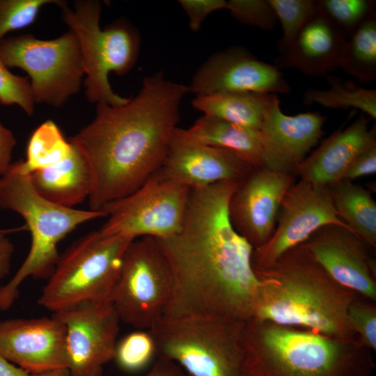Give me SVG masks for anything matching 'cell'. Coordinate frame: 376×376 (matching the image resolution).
Segmentation results:
<instances>
[{
	"label": "cell",
	"mask_w": 376,
	"mask_h": 376,
	"mask_svg": "<svg viewBox=\"0 0 376 376\" xmlns=\"http://www.w3.org/2000/svg\"><path fill=\"white\" fill-rule=\"evenodd\" d=\"M184 130L201 143L229 150L253 167H263V142L259 130L205 115Z\"/></svg>",
	"instance_id": "cell-23"
},
{
	"label": "cell",
	"mask_w": 376,
	"mask_h": 376,
	"mask_svg": "<svg viewBox=\"0 0 376 376\" xmlns=\"http://www.w3.org/2000/svg\"><path fill=\"white\" fill-rule=\"evenodd\" d=\"M173 285L170 264L157 239L140 237L125 251L110 301L120 322L149 330L164 316Z\"/></svg>",
	"instance_id": "cell-10"
},
{
	"label": "cell",
	"mask_w": 376,
	"mask_h": 376,
	"mask_svg": "<svg viewBox=\"0 0 376 376\" xmlns=\"http://www.w3.org/2000/svg\"><path fill=\"white\" fill-rule=\"evenodd\" d=\"M189 91L196 96L226 92L288 94L290 85L275 65L234 47L209 58L193 77Z\"/></svg>",
	"instance_id": "cell-17"
},
{
	"label": "cell",
	"mask_w": 376,
	"mask_h": 376,
	"mask_svg": "<svg viewBox=\"0 0 376 376\" xmlns=\"http://www.w3.org/2000/svg\"><path fill=\"white\" fill-rule=\"evenodd\" d=\"M0 57L8 68L27 73L35 103L61 107L79 91L84 76L79 42L70 29L53 40L31 34L4 38Z\"/></svg>",
	"instance_id": "cell-9"
},
{
	"label": "cell",
	"mask_w": 376,
	"mask_h": 376,
	"mask_svg": "<svg viewBox=\"0 0 376 376\" xmlns=\"http://www.w3.org/2000/svg\"><path fill=\"white\" fill-rule=\"evenodd\" d=\"M144 376H190L179 365L157 358L151 369Z\"/></svg>",
	"instance_id": "cell-40"
},
{
	"label": "cell",
	"mask_w": 376,
	"mask_h": 376,
	"mask_svg": "<svg viewBox=\"0 0 376 376\" xmlns=\"http://www.w3.org/2000/svg\"><path fill=\"white\" fill-rule=\"evenodd\" d=\"M72 145V144H71ZM34 189L56 205L73 208L88 198L91 189V173L88 163L72 145L70 154L49 168L29 175Z\"/></svg>",
	"instance_id": "cell-22"
},
{
	"label": "cell",
	"mask_w": 376,
	"mask_h": 376,
	"mask_svg": "<svg viewBox=\"0 0 376 376\" xmlns=\"http://www.w3.org/2000/svg\"><path fill=\"white\" fill-rule=\"evenodd\" d=\"M0 104L17 105L28 116L34 111L35 102L28 77L12 73L0 57Z\"/></svg>",
	"instance_id": "cell-34"
},
{
	"label": "cell",
	"mask_w": 376,
	"mask_h": 376,
	"mask_svg": "<svg viewBox=\"0 0 376 376\" xmlns=\"http://www.w3.org/2000/svg\"><path fill=\"white\" fill-rule=\"evenodd\" d=\"M133 240L99 230L79 238L60 254L38 304L54 313L85 301H110L124 255Z\"/></svg>",
	"instance_id": "cell-8"
},
{
	"label": "cell",
	"mask_w": 376,
	"mask_h": 376,
	"mask_svg": "<svg viewBox=\"0 0 376 376\" xmlns=\"http://www.w3.org/2000/svg\"><path fill=\"white\" fill-rule=\"evenodd\" d=\"M329 224L351 230L338 217L329 187L301 180L295 182L283 199L271 237L263 246L253 249V269L269 266L317 230Z\"/></svg>",
	"instance_id": "cell-12"
},
{
	"label": "cell",
	"mask_w": 376,
	"mask_h": 376,
	"mask_svg": "<svg viewBox=\"0 0 376 376\" xmlns=\"http://www.w3.org/2000/svg\"><path fill=\"white\" fill-rule=\"evenodd\" d=\"M188 92L187 86L159 71L146 77L139 93L126 104H96L93 120L68 139L91 171L90 210L102 211L160 169Z\"/></svg>",
	"instance_id": "cell-2"
},
{
	"label": "cell",
	"mask_w": 376,
	"mask_h": 376,
	"mask_svg": "<svg viewBox=\"0 0 376 376\" xmlns=\"http://www.w3.org/2000/svg\"><path fill=\"white\" fill-rule=\"evenodd\" d=\"M338 283L376 301V262L368 246L351 230L326 225L299 244Z\"/></svg>",
	"instance_id": "cell-15"
},
{
	"label": "cell",
	"mask_w": 376,
	"mask_h": 376,
	"mask_svg": "<svg viewBox=\"0 0 376 376\" xmlns=\"http://www.w3.org/2000/svg\"><path fill=\"white\" fill-rule=\"evenodd\" d=\"M340 68L360 82L376 79V15L366 19L347 38Z\"/></svg>",
	"instance_id": "cell-27"
},
{
	"label": "cell",
	"mask_w": 376,
	"mask_h": 376,
	"mask_svg": "<svg viewBox=\"0 0 376 376\" xmlns=\"http://www.w3.org/2000/svg\"><path fill=\"white\" fill-rule=\"evenodd\" d=\"M376 172V144L361 152L345 171L341 180L352 181Z\"/></svg>",
	"instance_id": "cell-37"
},
{
	"label": "cell",
	"mask_w": 376,
	"mask_h": 376,
	"mask_svg": "<svg viewBox=\"0 0 376 376\" xmlns=\"http://www.w3.org/2000/svg\"><path fill=\"white\" fill-rule=\"evenodd\" d=\"M245 323L214 315L163 316L149 331L157 358L190 376H246Z\"/></svg>",
	"instance_id": "cell-6"
},
{
	"label": "cell",
	"mask_w": 376,
	"mask_h": 376,
	"mask_svg": "<svg viewBox=\"0 0 376 376\" xmlns=\"http://www.w3.org/2000/svg\"><path fill=\"white\" fill-rule=\"evenodd\" d=\"M155 356V344L150 331H137L117 343L114 359L123 370L135 372L147 366Z\"/></svg>",
	"instance_id": "cell-31"
},
{
	"label": "cell",
	"mask_w": 376,
	"mask_h": 376,
	"mask_svg": "<svg viewBox=\"0 0 376 376\" xmlns=\"http://www.w3.org/2000/svg\"><path fill=\"white\" fill-rule=\"evenodd\" d=\"M243 347L246 376H370L371 350L358 340L251 318Z\"/></svg>",
	"instance_id": "cell-4"
},
{
	"label": "cell",
	"mask_w": 376,
	"mask_h": 376,
	"mask_svg": "<svg viewBox=\"0 0 376 376\" xmlns=\"http://www.w3.org/2000/svg\"><path fill=\"white\" fill-rule=\"evenodd\" d=\"M61 0H0V40L8 33L25 28L36 19L47 4L58 6Z\"/></svg>",
	"instance_id": "cell-32"
},
{
	"label": "cell",
	"mask_w": 376,
	"mask_h": 376,
	"mask_svg": "<svg viewBox=\"0 0 376 376\" xmlns=\"http://www.w3.org/2000/svg\"><path fill=\"white\" fill-rule=\"evenodd\" d=\"M357 295L350 304L347 319L359 341L370 350H376V306Z\"/></svg>",
	"instance_id": "cell-33"
},
{
	"label": "cell",
	"mask_w": 376,
	"mask_h": 376,
	"mask_svg": "<svg viewBox=\"0 0 376 376\" xmlns=\"http://www.w3.org/2000/svg\"><path fill=\"white\" fill-rule=\"evenodd\" d=\"M360 116L344 130L324 139L295 171L300 180L329 187L341 180L352 161L363 151L376 144L375 126Z\"/></svg>",
	"instance_id": "cell-20"
},
{
	"label": "cell",
	"mask_w": 376,
	"mask_h": 376,
	"mask_svg": "<svg viewBox=\"0 0 376 376\" xmlns=\"http://www.w3.org/2000/svg\"><path fill=\"white\" fill-rule=\"evenodd\" d=\"M260 284L252 318L344 339L358 338L347 311L357 296L335 281L299 245L253 269Z\"/></svg>",
	"instance_id": "cell-3"
},
{
	"label": "cell",
	"mask_w": 376,
	"mask_h": 376,
	"mask_svg": "<svg viewBox=\"0 0 376 376\" xmlns=\"http://www.w3.org/2000/svg\"><path fill=\"white\" fill-rule=\"evenodd\" d=\"M71 149V143L65 139L58 126L51 120H46L32 133L26 159L13 165L20 173L29 175L60 162L70 154Z\"/></svg>",
	"instance_id": "cell-26"
},
{
	"label": "cell",
	"mask_w": 376,
	"mask_h": 376,
	"mask_svg": "<svg viewBox=\"0 0 376 376\" xmlns=\"http://www.w3.org/2000/svg\"><path fill=\"white\" fill-rule=\"evenodd\" d=\"M33 376H69V373L67 368H61L34 375Z\"/></svg>",
	"instance_id": "cell-42"
},
{
	"label": "cell",
	"mask_w": 376,
	"mask_h": 376,
	"mask_svg": "<svg viewBox=\"0 0 376 376\" xmlns=\"http://www.w3.org/2000/svg\"><path fill=\"white\" fill-rule=\"evenodd\" d=\"M325 120L319 112L295 116L283 113L275 95L259 130L263 142V167L295 175L306 154L323 135Z\"/></svg>",
	"instance_id": "cell-19"
},
{
	"label": "cell",
	"mask_w": 376,
	"mask_h": 376,
	"mask_svg": "<svg viewBox=\"0 0 376 376\" xmlns=\"http://www.w3.org/2000/svg\"><path fill=\"white\" fill-rule=\"evenodd\" d=\"M63 22L77 37L86 79L87 100L91 103L120 106L129 102L115 93L109 82L113 72L118 76L129 72L139 54V36L126 20L118 19L101 29V3L96 0H76L73 8L62 1L58 6Z\"/></svg>",
	"instance_id": "cell-7"
},
{
	"label": "cell",
	"mask_w": 376,
	"mask_h": 376,
	"mask_svg": "<svg viewBox=\"0 0 376 376\" xmlns=\"http://www.w3.org/2000/svg\"><path fill=\"white\" fill-rule=\"evenodd\" d=\"M329 88L308 89L305 91L303 102L306 105L318 104L332 109H357L376 119V91L356 86L350 81L338 76H328Z\"/></svg>",
	"instance_id": "cell-28"
},
{
	"label": "cell",
	"mask_w": 376,
	"mask_h": 376,
	"mask_svg": "<svg viewBox=\"0 0 376 376\" xmlns=\"http://www.w3.org/2000/svg\"><path fill=\"white\" fill-rule=\"evenodd\" d=\"M16 143L12 131L0 123V176L6 174L12 165V153Z\"/></svg>",
	"instance_id": "cell-39"
},
{
	"label": "cell",
	"mask_w": 376,
	"mask_h": 376,
	"mask_svg": "<svg viewBox=\"0 0 376 376\" xmlns=\"http://www.w3.org/2000/svg\"><path fill=\"white\" fill-rule=\"evenodd\" d=\"M0 208L19 214L31 235L28 254L14 276L0 286V311H6L19 296V287L29 277L48 279L59 258L58 245L79 226L100 217L104 211L77 210L63 207L40 196L29 175L12 164L0 176Z\"/></svg>",
	"instance_id": "cell-5"
},
{
	"label": "cell",
	"mask_w": 376,
	"mask_h": 376,
	"mask_svg": "<svg viewBox=\"0 0 376 376\" xmlns=\"http://www.w3.org/2000/svg\"><path fill=\"white\" fill-rule=\"evenodd\" d=\"M238 183L191 189L180 230L157 239L173 281L164 316L252 318L260 284L252 265L253 247L234 229L228 210Z\"/></svg>",
	"instance_id": "cell-1"
},
{
	"label": "cell",
	"mask_w": 376,
	"mask_h": 376,
	"mask_svg": "<svg viewBox=\"0 0 376 376\" xmlns=\"http://www.w3.org/2000/svg\"><path fill=\"white\" fill-rule=\"evenodd\" d=\"M22 230H26L24 226L17 228L0 229V279L9 274L11 259L15 251L14 245L8 235Z\"/></svg>",
	"instance_id": "cell-38"
},
{
	"label": "cell",
	"mask_w": 376,
	"mask_h": 376,
	"mask_svg": "<svg viewBox=\"0 0 376 376\" xmlns=\"http://www.w3.org/2000/svg\"><path fill=\"white\" fill-rule=\"evenodd\" d=\"M267 1L281 24L282 36L278 42L281 54L290 46L303 27L319 13L318 0Z\"/></svg>",
	"instance_id": "cell-29"
},
{
	"label": "cell",
	"mask_w": 376,
	"mask_h": 376,
	"mask_svg": "<svg viewBox=\"0 0 376 376\" xmlns=\"http://www.w3.org/2000/svg\"><path fill=\"white\" fill-rule=\"evenodd\" d=\"M338 217L372 249L376 248V202L359 184L343 180L329 187Z\"/></svg>",
	"instance_id": "cell-25"
},
{
	"label": "cell",
	"mask_w": 376,
	"mask_h": 376,
	"mask_svg": "<svg viewBox=\"0 0 376 376\" xmlns=\"http://www.w3.org/2000/svg\"><path fill=\"white\" fill-rule=\"evenodd\" d=\"M179 4L189 19V26L192 31H198L208 15L216 10L226 9L224 0H180Z\"/></svg>",
	"instance_id": "cell-36"
},
{
	"label": "cell",
	"mask_w": 376,
	"mask_h": 376,
	"mask_svg": "<svg viewBox=\"0 0 376 376\" xmlns=\"http://www.w3.org/2000/svg\"><path fill=\"white\" fill-rule=\"evenodd\" d=\"M0 356L31 375L67 368L65 327L54 313L0 321Z\"/></svg>",
	"instance_id": "cell-18"
},
{
	"label": "cell",
	"mask_w": 376,
	"mask_h": 376,
	"mask_svg": "<svg viewBox=\"0 0 376 376\" xmlns=\"http://www.w3.org/2000/svg\"><path fill=\"white\" fill-rule=\"evenodd\" d=\"M276 94L226 92L196 96L193 107L205 116L260 130Z\"/></svg>",
	"instance_id": "cell-24"
},
{
	"label": "cell",
	"mask_w": 376,
	"mask_h": 376,
	"mask_svg": "<svg viewBox=\"0 0 376 376\" xmlns=\"http://www.w3.org/2000/svg\"><path fill=\"white\" fill-rule=\"evenodd\" d=\"M254 169L235 152L201 143L176 127L158 171L194 189L221 182H240Z\"/></svg>",
	"instance_id": "cell-16"
},
{
	"label": "cell",
	"mask_w": 376,
	"mask_h": 376,
	"mask_svg": "<svg viewBox=\"0 0 376 376\" xmlns=\"http://www.w3.org/2000/svg\"><path fill=\"white\" fill-rule=\"evenodd\" d=\"M66 331L69 376H102L114 359L119 318L110 301H90L54 313Z\"/></svg>",
	"instance_id": "cell-13"
},
{
	"label": "cell",
	"mask_w": 376,
	"mask_h": 376,
	"mask_svg": "<svg viewBox=\"0 0 376 376\" xmlns=\"http://www.w3.org/2000/svg\"><path fill=\"white\" fill-rule=\"evenodd\" d=\"M374 5L370 0H318L320 13L347 38L375 13Z\"/></svg>",
	"instance_id": "cell-30"
},
{
	"label": "cell",
	"mask_w": 376,
	"mask_h": 376,
	"mask_svg": "<svg viewBox=\"0 0 376 376\" xmlns=\"http://www.w3.org/2000/svg\"><path fill=\"white\" fill-rule=\"evenodd\" d=\"M347 38L319 13L299 31L290 46L275 59L279 68H294L310 77L324 76L340 68Z\"/></svg>",
	"instance_id": "cell-21"
},
{
	"label": "cell",
	"mask_w": 376,
	"mask_h": 376,
	"mask_svg": "<svg viewBox=\"0 0 376 376\" xmlns=\"http://www.w3.org/2000/svg\"><path fill=\"white\" fill-rule=\"evenodd\" d=\"M0 356V376H33Z\"/></svg>",
	"instance_id": "cell-41"
},
{
	"label": "cell",
	"mask_w": 376,
	"mask_h": 376,
	"mask_svg": "<svg viewBox=\"0 0 376 376\" xmlns=\"http://www.w3.org/2000/svg\"><path fill=\"white\" fill-rule=\"evenodd\" d=\"M295 178L292 173L256 168L232 194L228 207L230 223L253 249L271 237L283 199Z\"/></svg>",
	"instance_id": "cell-14"
},
{
	"label": "cell",
	"mask_w": 376,
	"mask_h": 376,
	"mask_svg": "<svg viewBox=\"0 0 376 376\" xmlns=\"http://www.w3.org/2000/svg\"><path fill=\"white\" fill-rule=\"evenodd\" d=\"M226 9L239 22L265 31L273 30L277 22L267 0H230Z\"/></svg>",
	"instance_id": "cell-35"
},
{
	"label": "cell",
	"mask_w": 376,
	"mask_h": 376,
	"mask_svg": "<svg viewBox=\"0 0 376 376\" xmlns=\"http://www.w3.org/2000/svg\"><path fill=\"white\" fill-rule=\"evenodd\" d=\"M191 190L157 171L135 191L102 210L107 220L99 230L133 240L171 237L181 227Z\"/></svg>",
	"instance_id": "cell-11"
}]
</instances>
